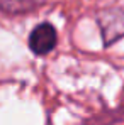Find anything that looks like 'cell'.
Segmentation results:
<instances>
[{
	"instance_id": "cell-3",
	"label": "cell",
	"mask_w": 124,
	"mask_h": 125,
	"mask_svg": "<svg viewBox=\"0 0 124 125\" xmlns=\"http://www.w3.org/2000/svg\"><path fill=\"white\" fill-rule=\"evenodd\" d=\"M124 122V106L105 110L99 115H94L92 118L85 120V125H116L117 122Z\"/></svg>"
},
{
	"instance_id": "cell-2",
	"label": "cell",
	"mask_w": 124,
	"mask_h": 125,
	"mask_svg": "<svg viewBox=\"0 0 124 125\" xmlns=\"http://www.w3.org/2000/svg\"><path fill=\"white\" fill-rule=\"evenodd\" d=\"M97 22L102 32L104 46H110L117 39L124 37V10L109 9L97 15Z\"/></svg>"
},
{
	"instance_id": "cell-1",
	"label": "cell",
	"mask_w": 124,
	"mask_h": 125,
	"mask_svg": "<svg viewBox=\"0 0 124 125\" xmlns=\"http://www.w3.org/2000/svg\"><path fill=\"white\" fill-rule=\"evenodd\" d=\"M27 44H29L31 52L36 54V56H46V54H49L56 47V44H58V32H56L55 25L49 24V22L38 24L31 31Z\"/></svg>"
}]
</instances>
